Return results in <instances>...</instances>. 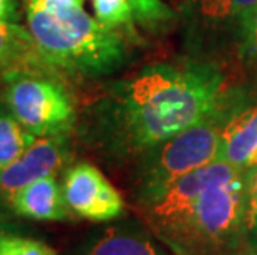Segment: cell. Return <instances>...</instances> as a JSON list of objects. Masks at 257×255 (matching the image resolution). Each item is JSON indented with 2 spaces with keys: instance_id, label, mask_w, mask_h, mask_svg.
<instances>
[{
  "instance_id": "cell-1",
  "label": "cell",
  "mask_w": 257,
  "mask_h": 255,
  "mask_svg": "<svg viewBox=\"0 0 257 255\" xmlns=\"http://www.w3.org/2000/svg\"><path fill=\"white\" fill-rule=\"evenodd\" d=\"M234 88L216 63L186 55L150 63L116 80L78 118L86 148L111 162H135L141 154L216 115Z\"/></svg>"
},
{
  "instance_id": "cell-2",
  "label": "cell",
  "mask_w": 257,
  "mask_h": 255,
  "mask_svg": "<svg viewBox=\"0 0 257 255\" xmlns=\"http://www.w3.org/2000/svg\"><path fill=\"white\" fill-rule=\"evenodd\" d=\"M140 210L173 255L231 253L242 247L245 171L211 162L179 177Z\"/></svg>"
},
{
  "instance_id": "cell-3",
  "label": "cell",
  "mask_w": 257,
  "mask_h": 255,
  "mask_svg": "<svg viewBox=\"0 0 257 255\" xmlns=\"http://www.w3.org/2000/svg\"><path fill=\"white\" fill-rule=\"evenodd\" d=\"M25 17L40 55L62 77H110L131 60L135 43L101 25L83 7L25 5Z\"/></svg>"
},
{
  "instance_id": "cell-4",
  "label": "cell",
  "mask_w": 257,
  "mask_h": 255,
  "mask_svg": "<svg viewBox=\"0 0 257 255\" xmlns=\"http://www.w3.org/2000/svg\"><path fill=\"white\" fill-rule=\"evenodd\" d=\"M234 91L221 111L163 141L133 162V199L140 209L179 177L221 161V131Z\"/></svg>"
},
{
  "instance_id": "cell-5",
  "label": "cell",
  "mask_w": 257,
  "mask_h": 255,
  "mask_svg": "<svg viewBox=\"0 0 257 255\" xmlns=\"http://www.w3.org/2000/svg\"><path fill=\"white\" fill-rule=\"evenodd\" d=\"M255 14L257 0H183L178 20L186 55L216 65L240 60Z\"/></svg>"
},
{
  "instance_id": "cell-6",
  "label": "cell",
  "mask_w": 257,
  "mask_h": 255,
  "mask_svg": "<svg viewBox=\"0 0 257 255\" xmlns=\"http://www.w3.org/2000/svg\"><path fill=\"white\" fill-rule=\"evenodd\" d=\"M0 95L10 113L37 138L72 134L78 124L73 93L63 77L37 70L0 73Z\"/></svg>"
},
{
  "instance_id": "cell-7",
  "label": "cell",
  "mask_w": 257,
  "mask_h": 255,
  "mask_svg": "<svg viewBox=\"0 0 257 255\" xmlns=\"http://www.w3.org/2000/svg\"><path fill=\"white\" fill-rule=\"evenodd\" d=\"M63 196L72 214L90 222H113L124 214L118 189L90 162H76L65 171Z\"/></svg>"
},
{
  "instance_id": "cell-8",
  "label": "cell",
  "mask_w": 257,
  "mask_h": 255,
  "mask_svg": "<svg viewBox=\"0 0 257 255\" xmlns=\"http://www.w3.org/2000/svg\"><path fill=\"white\" fill-rule=\"evenodd\" d=\"M73 144L70 134L37 138V141L14 161L0 171V204L7 205L9 199L27 184L40 177L58 176L72 166Z\"/></svg>"
},
{
  "instance_id": "cell-9",
  "label": "cell",
  "mask_w": 257,
  "mask_h": 255,
  "mask_svg": "<svg viewBox=\"0 0 257 255\" xmlns=\"http://www.w3.org/2000/svg\"><path fill=\"white\" fill-rule=\"evenodd\" d=\"M221 161L242 171L257 167V100L236 88L221 131Z\"/></svg>"
},
{
  "instance_id": "cell-10",
  "label": "cell",
  "mask_w": 257,
  "mask_h": 255,
  "mask_svg": "<svg viewBox=\"0 0 257 255\" xmlns=\"http://www.w3.org/2000/svg\"><path fill=\"white\" fill-rule=\"evenodd\" d=\"M68 255H173L146 224L119 220L88 232Z\"/></svg>"
},
{
  "instance_id": "cell-11",
  "label": "cell",
  "mask_w": 257,
  "mask_h": 255,
  "mask_svg": "<svg viewBox=\"0 0 257 255\" xmlns=\"http://www.w3.org/2000/svg\"><path fill=\"white\" fill-rule=\"evenodd\" d=\"M7 205L15 215L32 220L62 222L70 220L73 215L57 176L40 177L27 184L9 199Z\"/></svg>"
},
{
  "instance_id": "cell-12",
  "label": "cell",
  "mask_w": 257,
  "mask_h": 255,
  "mask_svg": "<svg viewBox=\"0 0 257 255\" xmlns=\"http://www.w3.org/2000/svg\"><path fill=\"white\" fill-rule=\"evenodd\" d=\"M10 70H37L58 75L40 55L29 29L12 22H0V73Z\"/></svg>"
},
{
  "instance_id": "cell-13",
  "label": "cell",
  "mask_w": 257,
  "mask_h": 255,
  "mask_svg": "<svg viewBox=\"0 0 257 255\" xmlns=\"http://www.w3.org/2000/svg\"><path fill=\"white\" fill-rule=\"evenodd\" d=\"M37 141L10 113L0 95V171L9 167Z\"/></svg>"
},
{
  "instance_id": "cell-14",
  "label": "cell",
  "mask_w": 257,
  "mask_h": 255,
  "mask_svg": "<svg viewBox=\"0 0 257 255\" xmlns=\"http://www.w3.org/2000/svg\"><path fill=\"white\" fill-rule=\"evenodd\" d=\"M95 19L101 25L119 32L131 43H138L140 35L136 30V19L130 0H91Z\"/></svg>"
},
{
  "instance_id": "cell-15",
  "label": "cell",
  "mask_w": 257,
  "mask_h": 255,
  "mask_svg": "<svg viewBox=\"0 0 257 255\" xmlns=\"http://www.w3.org/2000/svg\"><path fill=\"white\" fill-rule=\"evenodd\" d=\"M136 24L150 34H163L178 20V15L165 0H130Z\"/></svg>"
},
{
  "instance_id": "cell-16",
  "label": "cell",
  "mask_w": 257,
  "mask_h": 255,
  "mask_svg": "<svg viewBox=\"0 0 257 255\" xmlns=\"http://www.w3.org/2000/svg\"><path fill=\"white\" fill-rule=\"evenodd\" d=\"M242 247L257 250V167L245 171V214Z\"/></svg>"
},
{
  "instance_id": "cell-17",
  "label": "cell",
  "mask_w": 257,
  "mask_h": 255,
  "mask_svg": "<svg viewBox=\"0 0 257 255\" xmlns=\"http://www.w3.org/2000/svg\"><path fill=\"white\" fill-rule=\"evenodd\" d=\"M0 255H57V252L38 238L9 232L0 238Z\"/></svg>"
},
{
  "instance_id": "cell-18",
  "label": "cell",
  "mask_w": 257,
  "mask_h": 255,
  "mask_svg": "<svg viewBox=\"0 0 257 255\" xmlns=\"http://www.w3.org/2000/svg\"><path fill=\"white\" fill-rule=\"evenodd\" d=\"M240 62L249 68L252 78L257 81V14L252 25V34H250L249 43L245 45L242 55H240Z\"/></svg>"
},
{
  "instance_id": "cell-19",
  "label": "cell",
  "mask_w": 257,
  "mask_h": 255,
  "mask_svg": "<svg viewBox=\"0 0 257 255\" xmlns=\"http://www.w3.org/2000/svg\"><path fill=\"white\" fill-rule=\"evenodd\" d=\"M0 22L19 24V4L17 0H0Z\"/></svg>"
},
{
  "instance_id": "cell-20",
  "label": "cell",
  "mask_w": 257,
  "mask_h": 255,
  "mask_svg": "<svg viewBox=\"0 0 257 255\" xmlns=\"http://www.w3.org/2000/svg\"><path fill=\"white\" fill-rule=\"evenodd\" d=\"M9 227H7V219H5V214L4 210L0 209V238H2L5 234H9Z\"/></svg>"
},
{
  "instance_id": "cell-21",
  "label": "cell",
  "mask_w": 257,
  "mask_h": 255,
  "mask_svg": "<svg viewBox=\"0 0 257 255\" xmlns=\"http://www.w3.org/2000/svg\"><path fill=\"white\" fill-rule=\"evenodd\" d=\"M226 255H257V250H250V248L240 247V248H237V250H234L231 253H226Z\"/></svg>"
}]
</instances>
